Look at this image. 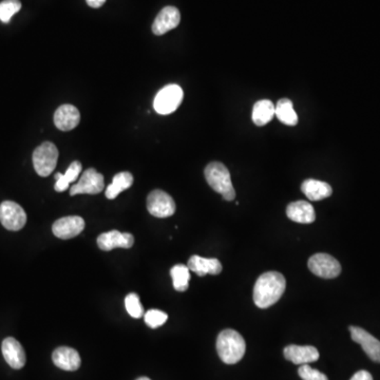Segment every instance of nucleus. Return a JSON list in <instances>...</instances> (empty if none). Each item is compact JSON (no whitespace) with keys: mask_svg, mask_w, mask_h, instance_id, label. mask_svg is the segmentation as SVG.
Instances as JSON below:
<instances>
[{"mask_svg":"<svg viewBox=\"0 0 380 380\" xmlns=\"http://www.w3.org/2000/svg\"><path fill=\"white\" fill-rule=\"evenodd\" d=\"M286 281L283 274L278 272L262 274L254 286V304L260 308H268L281 299L286 292Z\"/></svg>","mask_w":380,"mask_h":380,"instance_id":"obj_1","label":"nucleus"},{"mask_svg":"<svg viewBox=\"0 0 380 380\" xmlns=\"http://www.w3.org/2000/svg\"><path fill=\"white\" fill-rule=\"evenodd\" d=\"M217 352L226 365L238 363L246 355V340L234 330H224L219 334L217 339Z\"/></svg>","mask_w":380,"mask_h":380,"instance_id":"obj_2","label":"nucleus"},{"mask_svg":"<svg viewBox=\"0 0 380 380\" xmlns=\"http://www.w3.org/2000/svg\"><path fill=\"white\" fill-rule=\"evenodd\" d=\"M207 183L220 194L226 201H232L236 198V192L232 186L230 171L226 165L220 162H212L207 165L204 171Z\"/></svg>","mask_w":380,"mask_h":380,"instance_id":"obj_3","label":"nucleus"},{"mask_svg":"<svg viewBox=\"0 0 380 380\" xmlns=\"http://www.w3.org/2000/svg\"><path fill=\"white\" fill-rule=\"evenodd\" d=\"M59 149L53 143L45 142L33 152V165L39 176L46 178L52 174L59 161Z\"/></svg>","mask_w":380,"mask_h":380,"instance_id":"obj_4","label":"nucleus"},{"mask_svg":"<svg viewBox=\"0 0 380 380\" xmlns=\"http://www.w3.org/2000/svg\"><path fill=\"white\" fill-rule=\"evenodd\" d=\"M183 97L184 93L180 86L174 83L166 86L162 90L159 91L155 97L153 108L159 114H170L179 108L182 103Z\"/></svg>","mask_w":380,"mask_h":380,"instance_id":"obj_5","label":"nucleus"},{"mask_svg":"<svg viewBox=\"0 0 380 380\" xmlns=\"http://www.w3.org/2000/svg\"><path fill=\"white\" fill-rule=\"evenodd\" d=\"M310 272L324 279H334L341 272V266L331 254H316L308 260Z\"/></svg>","mask_w":380,"mask_h":380,"instance_id":"obj_6","label":"nucleus"},{"mask_svg":"<svg viewBox=\"0 0 380 380\" xmlns=\"http://www.w3.org/2000/svg\"><path fill=\"white\" fill-rule=\"evenodd\" d=\"M0 222L8 230L17 232L26 226L27 214L17 203L5 201L0 204Z\"/></svg>","mask_w":380,"mask_h":380,"instance_id":"obj_7","label":"nucleus"},{"mask_svg":"<svg viewBox=\"0 0 380 380\" xmlns=\"http://www.w3.org/2000/svg\"><path fill=\"white\" fill-rule=\"evenodd\" d=\"M147 210L155 218H168L176 212V203L168 194L157 189L147 198Z\"/></svg>","mask_w":380,"mask_h":380,"instance_id":"obj_8","label":"nucleus"},{"mask_svg":"<svg viewBox=\"0 0 380 380\" xmlns=\"http://www.w3.org/2000/svg\"><path fill=\"white\" fill-rule=\"evenodd\" d=\"M103 188L105 180L103 174H99L94 168H89L83 171L79 183L71 187L70 196L81 194H97L103 192Z\"/></svg>","mask_w":380,"mask_h":380,"instance_id":"obj_9","label":"nucleus"},{"mask_svg":"<svg viewBox=\"0 0 380 380\" xmlns=\"http://www.w3.org/2000/svg\"><path fill=\"white\" fill-rule=\"evenodd\" d=\"M85 228V221L77 216L65 217L55 221L52 226V232L55 237L63 240L79 236Z\"/></svg>","mask_w":380,"mask_h":380,"instance_id":"obj_10","label":"nucleus"},{"mask_svg":"<svg viewBox=\"0 0 380 380\" xmlns=\"http://www.w3.org/2000/svg\"><path fill=\"white\" fill-rule=\"evenodd\" d=\"M134 244V237L128 232H121L119 230L103 232L97 238V246L103 252L114 248H131Z\"/></svg>","mask_w":380,"mask_h":380,"instance_id":"obj_11","label":"nucleus"},{"mask_svg":"<svg viewBox=\"0 0 380 380\" xmlns=\"http://www.w3.org/2000/svg\"><path fill=\"white\" fill-rule=\"evenodd\" d=\"M351 337L353 341L361 346L362 350L369 356L370 359L375 362H380V341L376 339L366 330L358 326H350Z\"/></svg>","mask_w":380,"mask_h":380,"instance_id":"obj_12","label":"nucleus"},{"mask_svg":"<svg viewBox=\"0 0 380 380\" xmlns=\"http://www.w3.org/2000/svg\"><path fill=\"white\" fill-rule=\"evenodd\" d=\"M284 357L294 365H308L319 359V352L312 346L290 344L284 349Z\"/></svg>","mask_w":380,"mask_h":380,"instance_id":"obj_13","label":"nucleus"},{"mask_svg":"<svg viewBox=\"0 0 380 380\" xmlns=\"http://www.w3.org/2000/svg\"><path fill=\"white\" fill-rule=\"evenodd\" d=\"M181 21V14L177 8L165 7L153 21L152 32L155 35H164L167 32L176 29Z\"/></svg>","mask_w":380,"mask_h":380,"instance_id":"obj_14","label":"nucleus"},{"mask_svg":"<svg viewBox=\"0 0 380 380\" xmlns=\"http://www.w3.org/2000/svg\"><path fill=\"white\" fill-rule=\"evenodd\" d=\"M1 351H3V358L10 367L15 370L25 367V350L15 338H6L3 341V346H1Z\"/></svg>","mask_w":380,"mask_h":380,"instance_id":"obj_15","label":"nucleus"},{"mask_svg":"<svg viewBox=\"0 0 380 380\" xmlns=\"http://www.w3.org/2000/svg\"><path fill=\"white\" fill-rule=\"evenodd\" d=\"M81 122V113L72 105H63L54 114V124L59 130L70 131L77 128Z\"/></svg>","mask_w":380,"mask_h":380,"instance_id":"obj_16","label":"nucleus"},{"mask_svg":"<svg viewBox=\"0 0 380 380\" xmlns=\"http://www.w3.org/2000/svg\"><path fill=\"white\" fill-rule=\"evenodd\" d=\"M54 365L63 371H77L81 367V357L79 352L68 347L57 348L52 354Z\"/></svg>","mask_w":380,"mask_h":380,"instance_id":"obj_17","label":"nucleus"},{"mask_svg":"<svg viewBox=\"0 0 380 380\" xmlns=\"http://www.w3.org/2000/svg\"><path fill=\"white\" fill-rule=\"evenodd\" d=\"M286 216L290 220L301 224H310L316 219L313 205L306 201L290 203L286 208Z\"/></svg>","mask_w":380,"mask_h":380,"instance_id":"obj_18","label":"nucleus"},{"mask_svg":"<svg viewBox=\"0 0 380 380\" xmlns=\"http://www.w3.org/2000/svg\"><path fill=\"white\" fill-rule=\"evenodd\" d=\"M189 270L204 277L206 274H219L222 272V264L216 258H203L200 256H192L187 263Z\"/></svg>","mask_w":380,"mask_h":380,"instance_id":"obj_19","label":"nucleus"},{"mask_svg":"<svg viewBox=\"0 0 380 380\" xmlns=\"http://www.w3.org/2000/svg\"><path fill=\"white\" fill-rule=\"evenodd\" d=\"M301 190L310 201L324 200L331 197L333 192L331 185L314 179L304 181L301 185Z\"/></svg>","mask_w":380,"mask_h":380,"instance_id":"obj_20","label":"nucleus"},{"mask_svg":"<svg viewBox=\"0 0 380 380\" xmlns=\"http://www.w3.org/2000/svg\"><path fill=\"white\" fill-rule=\"evenodd\" d=\"M274 106L272 101L268 99H261L257 101L252 108V122L257 126L261 127L268 124L274 119Z\"/></svg>","mask_w":380,"mask_h":380,"instance_id":"obj_21","label":"nucleus"},{"mask_svg":"<svg viewBox=\"0 0 380 380\" xmlns=\"http://www.w3.org/2000/svg\"><path fill=\"white\" fill-rule=\"evenodd\" d=\"M274 115L282 124L288 126H296L298 124V115L290 99H282L278 101L277 106L274 107Z\"/></svg>","mask_w":380,"mask_h":380,"instance_id":"obj_22","label":"nucleus"},{"mask_svg":"<svg viewBox=\"0 0 380 380\" xmlns=\"http://www.w3.org/2000/svg\"><path fill=\"white\" fill-rule=\"evenodd\" d=\"M81 162L79 161H74L72 164L69 166V168L66 171L65 174H55V183L54 189L57 192H63L69 188L71 183L75 182L81 174Z\"/></svg>","mask_w":380,"mask_h":380,"instance_id":"obj_23","label":"nucleus"},{"mask_svg":"<svg viewBox=\"0 0 380 380\" xmlns=\"http://www.w3.org/2000/svg\"><path fill=\"white\" fill-rule=\"evenodd\" d=\"M133 184V176L130 172H119L113 178L112 183L107 187L106 197L109 200L117 198L121 192L130 188Z\"/></svg>","mask_w":380,"mask_h":380,"instance_id":"obj_24","label":"nucleus"},{"mask_svg":"<svg viewBox=\"0 0 380 380\" xmlns=\"http://www.w3.org/2000/svg\"><path fill=\"white\" fill-rule=\"evenodd\" d=\"M170 276L172 278L174 290L178 292H185L188 290L189 280H190V270L184 264L174 266L170 270Z\"/></svg>","mask_w":380,"mask_h":380,"instance_id":"obj_25","label":"nucleus"},{"mask_svg":"<svg viewBox=\"0 0 380 380\" xmlns=\"http://www.w3.org/2000/svg\"><path fill=\"white\" fill-rule=\"evenodd\" d=\"M21 9V3L19 0H3L0 3V21L9 23L12 17L19 13Z\"/></svg>","mask_w":380,"mask_h":380,"instance_id":"obj_26","label":"nucleus"},{"mask_svg":"<svg viewBox=\"0 0 380 380\" xmlns=\"http://www.w3.org/2000/svg\"><path fill=\"white\" fill-rule=\"evenodd\" d=\"M125 306H126L127 312L131 317L139 319L144 315V308L141 303L140 298L134 292H131L128 296H126Z\"/></svg>","mask_w":380,"mask_h":380,"instance_id":"obj_27","label":"nucleus"},{"mask_svg":"<svg viewBox=\"0 0 380 380\" xmlns=\"http://www.w3.org/2000/svg\"><path fill=\"white\" fill-rule=\"evenodd\" d=\"M145 323L151 328V329H157L165 323L168 319V316L166 313L159 310H150L145 314Z\"/></svg>","mask_w":380,"mask_h":380,"instance_id":"obj_28","label":"nucleus"},{"mask_svg":"<svg viewBox=\"0 0 380 380\" xmlns=\"http://www.w3.org/2000/svg\"><path fill=\"white\" fill-rule=\"evenodd\" d=\"M298 374L302 380H329L323 373L308 365H302L298 370Z\"/></svg>","mask_w":380,"mask_h":380,"instance_id":"obj_29","label":"nucleus"},{"mask_svg":"<svg viewBox=\"0 0 380 380\" xmlns=\"http://www.w3.org/2000/svg\"><path fill=\"white\" fill-rule=\"evenodd\" d=\"M350 380H373V377L369 372L362 370V371L354 374L353 377Z\"/></svg>","mask_w":380,"mask_h":380,"instance_id":"obj_30","label":"nucleus"},{"mask_svg":"<svg viewBox=\"0 0 380 380\" xmlns=\"http://www.w3.org/2000/svg\"><path fill=\"white\" fill-rule=\"evenodd\" d=\"M88 3L89 7L93 8V9H99V8L103 7V3H106V0H86Z\"/></svg>","mask_w":380,"mask_h":380,"instance_id":"obj_31","label":"nucleus"},{"mask_svg":"<svg viewBox=\"0 0 380 380\" xmlns=\"http://www.w3.org/2000/svg\"><path fill=\"white\" fill-rule=\"evenodd\" d=\"M137 380H151V379H149V378H147V377H140V378H137Z\"/></svg>","mask_w":380,"mask_h":380,"instance_id":"obj_32","label":"nucleus"}]
</instances>
